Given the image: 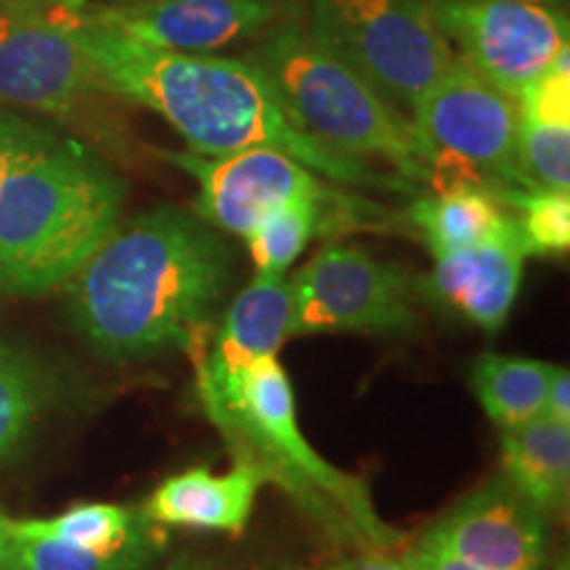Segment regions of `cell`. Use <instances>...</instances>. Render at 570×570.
Here are the masks:
<instances>
[{"mask_svg":"<svg viewBox=\"0 0 570 570\" xmlns=\"http://www.w3.org/2000/svg\"><path fill=\"white\" fill-rule=\"evenodd\" d=\"M294 336L367 333L399 336L417 325L410 277L365 248L331 244L291 277Z\"/></svg>","mask_w":570,"mask_h":570,"instance_id":"9c48e42d","label":"cell"},{"mask_svg":"<svg viewBox=\"0 0 570 570\" xmlns=\"http://www.w3.org/2000/svg\"><path fill=\"white\" fill-rule=\"evenodd\" d=\"M502 465L512 487L529 497L541 515L560 512L570 483V423L539 415L502 431Z\"/></svg>","mask_w":570,"mask_h":570,"instance_id":"e0dca14e","label":"cell"},{"mask_svg":"<svg viewBox=\"0 0 570 570\" xmlns=\"http://www.w3.org/2000/svg\"><path fill=\"white\" fill-rule=\"evenodd\" d=\"M11 525L24 533L69 541L80 550L104 554V558L156 537L154 523L142 518V512L106 502L75 504L51 520H11Z\"/></svg>","mask_w":570,"mask_h":570,"instance_id":"ffe728a7","label":"cell"},{"mask_svg":"<svg viewBox=\"0 0 570 570\" xmlns=\"http://www.w3.org/2000/svg\"><path fill=\"white\" fill-rule=\"evenodd\" d=\"M529 3H544V6H558L560 0H529Z\"/></svg>","mask_w":570,"mask_h":570,"instance_id":"d6a6232c","label":"cell"},{"mask_svg":"<svg viewBox=\"0 0 570 570\" xmlns=\"http://www.w3.org/2000/svg\"><path fill=\"white\" fill-rule=\"evenodd\" d=\"M439 30L460 61L483 80L520 98L568 46V19L558 6L529 0H428Z\"/></svg>","mask_w":570,"mask_h":570,"instance_id":"30bf717a","label":"cell"},{"mask_svg":"<svg viewBox=\"0 0 570 570\" xmlns=\"http://www.w3.org/2000/svg\"><path fill=\"white\" fill-rule=\"evenodd\" d=\"M499 202L518 209L520 240L529 256H558L570 246V194L568 190L494 188Z\"/></svg>","mask_w":570,"mask_h":570,"instance_id":"cb8c5ba5","label":"cell"},{"mask_svg":"<svg viewBox=\"0 0 570 570\" xmlns=\"http://www.w3.org/2000/svg\"><path fill=\"white\" fill-rule=\"evenodd\" d=\"M85 48L111 96L159 114L194 154L275 148L331 183L415 194L404 177L377 173L302 130L254 61L146 46L98 17L96 6L85 21Z\"/></svg>","mask_w":570,"mask_h":570,"instance_id":"6da1fadb","label":"cell"},{"mask_svg":"<svg viewBox=\"0 0 570 570\" xmlns=\"http://www.w3.org/2000/svg\"><path fill=\"white\" fill-rule=\"evenodd\" d=\"M518 183L523 190H570V125L520 119Z\"/></svg>","mask_w":570,"mask_h":570,"instance_id":"d4e9b609","label":"cell"},{"mask_svg":"<svg viewBox=\"0 0 570 570\" xmlns=\"http://www.w3.org/2000/svg\"><path fill=\"white\" fill-rule=\"evenodd\" d=\"M552 367L529 356L481 354L473 362V391L491 423L512 431L544 415Z\"/></svg>","mask_w":570,"mask_h":570,"instance_id":"d6986e66","label":"cell"},{"mask_svg":"<svg viewBox=\"0 0 570 570\" xmlns=\"http://www.w3.org/2000/svg\"><path fill=\"white\" fill-rule=\"evenodd\" d=\"M294 338V288L285 275H259L233 298L209 352L198 356L196 373L235 377L256 362L277 356Z\"/></svg>","mask_w":570,"mask_h":570,"instance_id":"9a60e30c","label":"cell"},{"mask_svg":"<svg viewBox=\"0 0 570 570\" xmlns=\"http://www.w3.org/2000/svg\"><path fill=\"white\" fill-rule=\"evenodd\" d=\"M306 35L396 109H412L458 59L428 0H312Z\"/></svg>","mask_w":570,"mask_h":570,"instance_id":"8992f818","label":"cell"},{"mask_svg":"<svg viewBox=\"0 0 570 570\" xmlns=\"http://www.w3.org/2000/svg\"><path fill=\"white\" fill-rule=\"evenodd\" d=\"M51 138V132L40 130V127L17 117V114L0 111V180L9 175V169L21 159V156L35 151V148Z\"/></svg>","mask_w":570,"mask_h":570,"instance_id":"4316f807","label":"cell"},{"mask_svg":"<svg viewBox=\"0 0 570 570\" xmlns=\"http://www.w3.org/2000/svg\"><path fill=\"white\" fill-rule=\"evenodd\" d=\"M544 415H550L560 423H570V370L554 365L550 389H547Z\"/></svg>","mask_w":570,"mask_h":570,"instance_id":"f1b7e54d","label":"cell"},{"mask_svg":"<svg viewBox=\"0 0 570 570\" xmlns=\"http://www.w3.org/2000/svg\"><path fill=\"white\" fill-rule=\"evenodd\" d=\"M230 248L212 225L177 206L119 223L63 285L69 320L109 362L202 348L230 283Z\"/></svg>","mask_w":570,"mask_h":570,"instance_id":"7a4b0ae2","label":"cell"},{"mask_svg":"<svg viewBox=\"0 0 570 570\" xmlns=\"http://www.w3.org/2000/svg\"><path fill=\"white\" fill-rule=\"evenodd\" d=\"M90 0H0V104L77 117L111 96L85 48Z\"/></svg>","mask_w":570,"mask_h":570,"instance_id":"ba28073f","label":"cell"},{"mask_svg":"<svg viewBox=\"0 0 570 570\" xmlns=\"http://www.w3.org/2000/svg\"><path fill=\"white\" fill-rule=\"evenodd\" d=\"M410 219L433 256L494 238L510 227L512 214L487 188H452L410 206Z\"/></svg>","mask_w":570,"mask_h":570,"instance_id":"ac0fdd59","label":"cell"},{"mask_svg":"<svg viewBox=\"0 0 570 570\" xmlns=\"http://www.w3.org/2000/svg\"><path fill=\"white\" fill-rule=\"evenodd\" d=\"M520 119L537 125H570V46L518 98Z\"/></svg>","mask_w":570,"mask_h":570,"instance_id":"484cf974","label":"cell"},{"mask_svg":"<svg viewBox=\"0 0 570 570\" xmlns=\"http://www.w3.org/2000/svg\"><path fill=\"white\" fill-rule=\"evenodd\" d=\"M525 259L529 254L512 217L510 227L494 238L436 256L428 288L468 323L494 333L515 306Z\"/></svg>","mask_w":570,"mask_h":570,"instance_id":"5bb4252c","label":"cell"},{"mask_svg":"<svg viewBox=\"0 0 570 570\" xmlns=\"http://www.w3.org/2000/svg\"><path fill=\"white\" fill-rule=\"evenodd\" d=\"M508 475L462 499L425 533V544L487 570H539L547 525Z\"/></svg>","mask_w":570,"mask_h":570,"instance_id":"7c38bea8","label":"cell"},{"mask_svg":"<svg viewBox=\"0 0 570 570\" xmlns=\"http://www.w3.org/2000/svg\"><path fill=\"white\" fill-rule=\"evenodd\" d=\"M262 483L265 479L240 460H235L233 470L225 475H214L209 468H190L159 483L140 512L154 525L225 531L240 537Z\"/></svg>","mask_w":570,"mask_h":570,"instance_id":"2e32d148","label":"cell"},{"mask_svg":"<svg viewBox=\"0 0 570 570\" xmlns=\"http://www.w3.org/2000/svg\"><path fill=\"white\" fill-rule=\"evenodd\" d=\"M96 11L146 46L183 53H212L256 38L281 17L275 0H125Z\"/></svg>","mask_w":570,"mask_h":570,"instance_id":"4fadbf2b","label":"cell"},{"mask_svg":"<svg viewBox=\"0 0 570 570\" xmlns=\"http://www.w3.org/2000/svg\"><path fill=\"white\" fill-rule=\"evenodd\" d=\"M159 537L140 541L119 554L80 550L69 541L17 531L6 518V541L0 550V570H146L159 552Z\"/></svg>","mask_w":570,"mask_h":570,"instance_id":"7402d4cb","label":"cell"},{"mask_svg":"<svg viewBox=\"0 0 570 570\" xmlns=\"http://www.w3.org/2000/svg\"><path fill=\"white\" fill-rule=\"evenodd\" d=\"M404 560H407L410 570H487V568L473 566V562L468 560L454 558V554L441 552L436 547L425 544V541H420L417 547H412Z\"/></svg>","mask_w":570,"mask_h":570,"instance_id":"83f0119b","label":"cell"},{"mask_svg":"<svg viewBox=\"0 0 570 570\" xmlns=\"http://www.w3.org/2000/svg\"><path fill=\"white\" fill-rule=\"evenodd\" d=\"M436 194L452 188H520V106L465 61L454 59L412 106Z\"/></svg>","mask_w":570,"mask_h":570,"instance_id":"52a82bcc","label":"cell"},{"mask_svg":"<svg viewBox=\"0 0 570 570\" xmlns=\"http://www.w3.org/2000/svg\"><path fill=\"white\" fill-rule=\"evenodd\" d=\"M346 196H298L269 212L262 225L248 235V252L259 275H285L302 256L312 235L323 230L325 206L344 202Z\"/></svg>","mask_w":570,"mask_h":570,"instance_id":"603a6c76","label":"cell"},{"mask_svg":"<svg viewBox=\"0 0 570 570\" xmlns=\"http://www.w3.org/2000/svg\"><path fill=\"white\" fill-rule=\"evenodd\" d=\"M323 570H410V566L407 560L394 558L386 550H362L356 558L338 560Z\"/></svg>","mask_w":570,"mask_h":570,"instance_id":"f546056e","label":"cell"},{"mask_svg":"<svg viewBox=\"0 0 570 570\" xmlns=\"http://www.w3.org/2000/svg\"><path fill=\"white\" fill-rule=\"evenodd\" d=\"M204 415L235 460L275 483L331 541L352 550H396L402 533L377 515L367 483L331 465L298 428L294 386L277 362L262 360L235 377L196 373Z\"/></svg>","mask_w":570,"mask_h":570,"instance_id":"3957f363","label":"cell"},{"mask_svg":"<svg viewBox=\"0 0 570 570\" xmlns=\"http://www.w3.org/2000/svg\"><path fill=\"white\" fill-rule=\"evenodd\" d=\"M248 61L265 71L285 109L312 138L354 159L386 161L412 185L428 180L412 119L302 27H277Z\"/></svg>","mask_w":570,"mask_h":570,"instance_id":"5b68a950","label":"cell"},{"mask_svg":"<svg viewBox=\"0 0 570 570\" xmlns=\"http://www.w3.org/2000/svg\"><path fill=\"white\" fill-rule=\"evenodd\" d=\"M125 183L53 135L0 180V296L63 288L122 219Z\"/></svg>","mask_w":570,"mask_h":570,"instance_id":"277c9868","label":"cell"},{"mask_svg":"<svg viewBox=\"0 0 570 570\" xmlns=\"http://www.w3.org/2000/svg\"><path fill=\"white\" fill-rule=\"evenodd\" d=\"M56 381L46 362L0 341V460L17 454L48 410Z\"/></svg>","mask_w":570,"mask_h":570,"instance_id":"44dd1931","label":"cell"},{"mask_svg":"<svg viewBox=\"0 0 570 570\" xmlns=\"http://www.w3.org/2000/svg\"><path fill=\"white\" fill-rule=\"evenodd\" d=\"M3 541H6V515L0 512V550H3Z\"/></svg>","mask_w":570,"mask_h":570,"instance_id":"1f68e13d","label":"cell"},{"mask_svg":"<svg viewBox=\"0 0 570 570\" xmlns=\"http://www.w3.org/2000/svg\"><path fill=\"white\" fill-rule=\"evenodd\" d=\"M161 570H217V568L202 558H194V554H180V558L169 560Z\"/></svg>","mask_w":570,"mask_h":570,"instance_id":"4dcf8cb0","label":"cell"},{"mask_svg":"<svg viewBox=\"0 0 570 570\" xmlns=\"http://www.w3.org/2000/svg\"><path fill=\"white\" fill-rule=\"evenodd\" d=\"M161 156L196 177L202 188L196 217L238 238H248L269 212L291 198L336 194L302 161L275 148H246L225 156L161 151Z\"/></svg>","mask_w":570,"mask_h":570,"instance_id":"8fae6325","label":"cell"}]
</instances>
